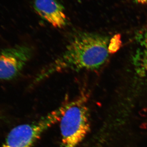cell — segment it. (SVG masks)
I'll use <instances>...</instances> for the list:
<instances>
[{
  "label": "cell",
  "mask_w": 147,
  "mask_h": 147,
  "mask_svg": "<svg viewBox=\"0 0 147 147\" xmlns=\"http://www.w3.org/2000/svg\"><path fill=\"white\" fill-rule=\"evenodd\" d=\"M110 46L109 38L104 36L88 32L76 33L63 53L40 71L34 83L63 71L98 69L108 60Z\"/></svg>",
  "instance_id": "cell-1"
},
{
  "label": "cell",
  "mask_w": 147,
  "mask_h": 147,
  "mask_svg": "<svg viewBox=\"0 0 147 147\" xmlns=\"http://www.w3.org/2000/svg\"><path fill=\"white\" fill-rule=\"evenodd\" d=\"M137 42L133 59L134 67L139 75L147 77V24L137 35Z\"/></svg>",
  "instance_id": "cell-6"
},
{
  "label": "cell",
  "mask_w": 147,
  "mask_h": 147,
  "mask_svg": "<svg viewBox=\"0 0 147 147\" xmlns=\"http://www.w3.org/2000/svg\"><path fill=\"white\" fill-rule=\"evenodd\" d=\"M87 97L82 93L65 102V113L60 122L61 147H78L90 129V114Z\"/></svg>",
  "instance_id": "cell-2"
},
{
  "label": "cell",
  "mask_w": 147,
  "mask_h": 147,
  "mask_svg": "<svg viewBox=\"0 0 147 147\" xmlns=\"http://www.w3.org/2000/svg\"><path fill=\"white\" fill-rule=\"evenodd\" d=\"M65 108L63 104L38 120L15 127L9 131L2 147H32L47 129L60 121Z\"/></svg>",
  "instance_id": "cell-3"
},
{
  "label": "cell",
  "mask_w": 147,
  "mask_h": 147,
  "mask_svg": "<svg viewBox=\"0 0 147 147\" xmlns=\"http://www.w3.org/2000/svg\"><path fill=\"white\" fill-rule=\"evenodd\" d=\"M135 2L141 5H147V0H134Z\"/></svg>",
  "instance_id": "cell-7"
},
{
  "label": "cell",
  "mask_w": 147,
  "mask_h": 147,
  "mask_svg": "<svg viewBox=\"0 0 147 147\" xmlns=\"http://www.w3.org/2000/svg\"><path fill=\"white\" fill-rule=\"evenodd\" d=\"M31 47L16 45L0 51V80L9 81L16 78L32 56Z\"/></svg>",
  "instance_id": "cell-4"
},
{
  "label": "cell",
  "mask_w": 147,
  "mask_h": 147,
  "mask_svg": "<svg viewBox=\"0 0 147 147\" xmlns=\"http://www.w3.org/2000/svg\"><path fill=\"white\" fill-rule=\"evenodd\" d=\"M34 8L41 18L53 26H65L67 20L63 7L57 0H35Z\"/></svg>",
  "instance_id": "cell-5"
}]
</instances>
